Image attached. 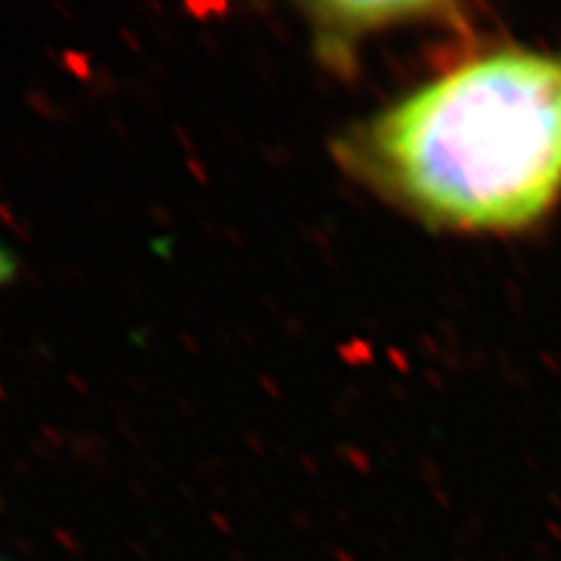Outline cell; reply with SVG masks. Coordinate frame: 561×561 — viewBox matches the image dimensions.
<instances>
[{
  "mask_svg": "<svg viewBox=\"0 0 561 561\" xmlns=\"http://www.w3.org/2000/svg\"><path fill=\"white\" fill-rule=\"evenodd\" d=\"M340 154L428 225L524 230L561 197V51L456 64L351 131Z\"/></svg>",
  "mask_w": 561,
  "mask_h": 561,
  "instance_id": "obj_1",
  "label": "cell"
},
{
  "mask_svg": "<svg viewBox=\"0 0 561 561\" xmlns=\"http://www.w3.org/2000/svg\"><path fill=\"white\" fill-rule=\"evenodd\" d=\"M451 5L443 3H313L307 5L319 55L335 68L354 64L363 35L416 22L451 24Z\"/></svg>",
  "mask_w": 561,
  "mask_h": 561,
  "instance_id": "obj_2",
  "label": "cell"
}]
</instances>
